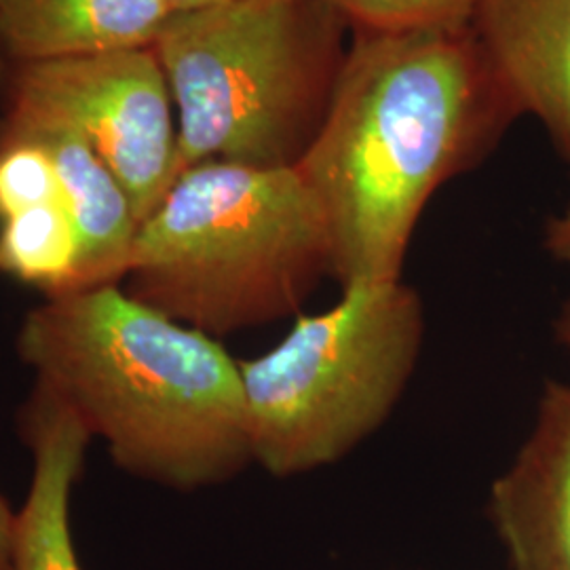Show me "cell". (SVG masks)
Returning a JSON list of instances; mask_svg holds the SVG:
<instances>
[{"label":"cell","instance_id":"6da1fadb","mask_svg":"<svg viewBox=\"0 0 570 570\" xmlns=\"http://www.w3.org/2000/svg\"><path fill=\"white\" fill-rule=\"evenodd\" d=\"M524 115L471 28L353 30L326 122L296 165L341 287L402 279L431 197Z\"/></svg>","mask_w":570,"mask_h":570},{"label":"cell","instance_id":"7a4b0ae2","mask_svg":"<svg viewBox=\"0 0 570 570\" xmlns=\"http://www.w3.org/2000/svg\"><path fill=\"white\" fill-rule=\"evenodd\" d=\"M16 348L134 478L190 492L254 463L239 360L122 285L47 298Z\"/></svg>","mask_w":570,"mask_h":570},{"label":"cell","instance_id":"3957f363","mask_svg":"<svg viewBox=\"0 0 570 570\" xmlns=\"http://www.w3.org/2000/svg\"><path fill=\"white\" fill-rule=\"evenodd\" d=\"M332 271L326 216L296 167L205 161L140 225L121 285L220 338L298 317Z\"/></svg>","mask_w":570,"mask_h":570},{"label":"cell","instance_id":"277c9868","mask_svg":"<svg viewBox=\"0 0 570 570\" xmlns=\"http://www.w3.org/2000/svg\"><path fill=\"white\" fill-rule=\"evenodd\" d=\"M351 30L327 0H249L174 13L155 42L180 167H296L326 122Z\"/></svg>","mask_w":570,"mask_h":570},{"label":"cell","instance_id":"5b68a950","mask_svg":"<svg viewBox=\"0 0 570 570\" xmlns=\"http://www.w3.org/2000/svg\"><path fill=\"white\" fill-rule=\"evenodd\" d=\"M263 355L239 360L254 463L296 478L343 461L383 428L425 345V305L402 279L341 287Z\"/></svg>","mask_w":570,"mask_h":570},{"label":"cell","instance_id":"8992f818","mask_svg":"<svg viewBox=\"0 0 570 570\" xmlns=\"http://www.w3.org/2000/svg\"><path fill=\"white\" fill-rule=\"evenodd\" d=\"M0 131L66 127L108 165L138 225L180 178L178 117L155 47L9 66Z\"/></svg>","mask_w":570,"mask_h":570},{"label":"cell","instance_id":"52a82bcc","mask_svg":"<svg viewBox=\"0 0 570 570\" xmlns=\"http://www.w3.org/2000/svg\"><path fill=\"white\" fill-rule=\"evenodd\" d=\"M510 570H570V385L550 381L529 438L490 487Z\"/></svg>","mask_w":570,"mask_h":570},{"label":"cell","instance_id":"ba28073f","mask_svg":"<svg viewBox=\"0 0 570 570\" xmlns=\"http://www.w3.org/2000/svg\"><path fill=\"white\" fill-rule=\"evenodd\" d=\"M469 28L522 112L570 161V0H478Z\"/></svg>","mask_w":570,"mask_h":570},{"label":"cell","instance_id":"9c48e42d","mask_svg":"<svg viewBox=\"0 0 570 570\" xmlns=\"http://www.w3.org/2000/svg\"><path fill=\"white\" fill-rule=\"evenodd\" d=\"M20 435L32 454V482L16 520L13 570H81L70 499L94 435L41 381L21 406Z\"/></svg>","mask_w":570,"mask_h":570},{"label":"cell","instance_id":"30bf717a","mask_svg":"<svg viewBox=\"0 0 570 570\" xmlns=\"http://www.w3.org/2000/svg\"><path fill=\"white\" fill-rule=\"evenodd\" d=\"M174 11L165 0H0L7 66L155 47Z\"/></svg>","mask_w":570,"mask_h":570},{"label":"cell","instance_id":"8fae6325","mask_svg":"<svg viewBox=\"0 0 570 570\" xmlns=\"http://www.w3.org/2000/svg\"><path fill=\"white\" fill-rule=\"evenodd\" d=\"M2 140H32L53 159L63 204L79 237L77 292L121 285L140 225L127 193L100 155L66 127L0 131Z\"/></svg>","mask_w":570,"mask_h":570},{"label":"cell","instance_id":"7c38bea8","mask_svg":"<svg viewBox=\"0 0 570 570\" xmlns=\"http://www.w3.org/2000/svg\"><path fill=\"white\" fill-rule=\"evenodd\" d=\"M79 237L63 202L39 205L0 223V275L47 298L77 292Z\"/></svg>","mask_w":570,"mask_h":570},{"label":"cell","instance_id":"4fadbf2b","mask_svg":"<svg viewBox=\"0 0 570 570\" xmlns=\"http://www.w3.org/2000/svg\"><path fill=\"white\" fill-rule=\"evenodd\" d=\"M351 30L402 32L468 28L478 0H327Z\"/></svg>","mask_w":570,"mask_h":570},{"label":"cell","instance_id":"5bb4252c","mask_svg":"<svg viewBox=\"0 0 570 570\" xmlns=\"http://www.w3.org/2000/svg\"><path fill=\"white\" fill-rule=\"evenodd\" d=\"M60 178L53 159L32 140L0 142V223L39 205L60 204Z\"/></svg>","mask_w":570,"mask_h":570},{"label":"cell","instance_id":"9a60e30c","mask_svg":"<svg viewBox=\"0 0 570 570\" xmlns=\"http://www.w3.org/2000/svg\"><path fill=\"white\" fill-rule=\"evenodd\" d=\"M546 247L558 263L570 268V205L546 226Z\"/></svg>","mask_w":570,"mask_h":570},{"label":"cell","instance_id":"2e32d148","mask_svg":"<svg viewBox=\"0 0 570 570\" xmlns=\"http://www.w3.org/2000/svg\"><path fill=\"white\" fill-rule=\"evenodd\" d=\"M16 520L7 499L0 494V570H13V543H16Z\"/></svg>","mask_w":570,"mask_h":570},{"label":"cell","instance_id":"e0dca14e","mask_svg":"<svg viewBox=\"0 0 570 570\" xmlns=\"http://www.w3.org/2000/svg\"><path fill=\"white\" fill-rule=\"evenodd\" d=\"M174 13L180 11H195V9H207V7H223V4H237V2H249V0H165Z\"/></svg>","mask_w":570,"mask_h":570},{"label":"cell","instance_id":"ac0fdd59","mask_svg":"<svg viewBox=\"0 0 570 570\" xmlns=\"http://www.w3.org/2000/svg\"><path fill=\"white\" fill-rule=\"evenodd\" d=\"M553 327H556V338H558V343L567 351V355H569L570 360V298L562 305V308H560V315H558Z\"/></svg>","mask_w":570,"mask_h":570},{"label":"cell","instance_id":"d6986e66","mask_svg":"<svg viewBox=\"0 0 570 570\" xmlns=\"http://www.w3.org/2000/svg\"><path fill=\"white\" fill-rule=\"evenodd\" d=\"M7 72H9V66H7V61H4L2 53H0V98H2V89H4V81H7Z\"/></svg>","mask_w":570,"mask_h":570}]
</instances>
